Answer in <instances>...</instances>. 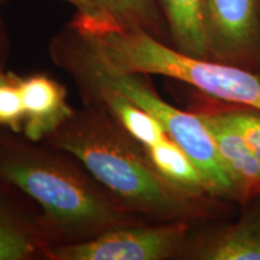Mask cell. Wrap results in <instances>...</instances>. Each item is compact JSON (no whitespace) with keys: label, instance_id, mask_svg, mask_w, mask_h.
I'll return each instance as SVG.
<instances>
[{"label":"cell","instance_id":"obj_1","mask_svg":"<svg viewBox=\"0 0 260 260\" xmlns=\"http://www.w3.org/2000/svg\"><path fill=\"white\" fill-rule=\"evenodd\" d=\"M0 177L38 205L52 246L155 223L126 207L74 155L4 128H0Z\"/></svg>","mask_w":260,"mask_h":260},{"label":"cell","instance_id":"obj_2","mask_svg":"<svg viewBox=\"0 0 260 260\" xmlns=\"http://www.w3.org/2000/svg\"><path fill=\"white\" fill-rule=\"evenodd\" d=\"M41 142L74 155L117 199L151 222L212 216L214 198H191L172 187L151 167L144 147L100 107L84 104Z\"/></svg>","mask_w":260,"mask_h":260},{"label":"cell","instance_id":"obj_3","mask_svg":"<svg viewBox=\"0 0 260 260\" xmlns=\"http://www.w3.org/2000/svg\"><path fill=\"white\" fill-rule=\"evenodd\" d=\"M54 64L74 77L103 83L124 94L132 102L154 117L167 135L183 149L199 169L210 193L216 199L239 201L232 176L206 125L194 112L170 105L158 95L144 74L115 73L95 59L82 35L68 23L50 42Z\"/></svg>","mask_w":260,"mask_h":260},{"label":"cell","instance_id":"obj_4","mask_svg":"<svg viewBox=\"0 0 260 260\" xmlns=\"http://www.w3.org/2000/svg\"><path fill=\"white\" fill-rule=\"evenodd\" d=\"M77 31L107 70L161 75L189 84L217 102L260 111V77L239 65L188 56L144 31Z\"/></svg>","mask_w":260,"mask_h":260},{"label":"cell","instance_id":"obj_5","mask_svg":"<svg viewBox=\"0 0 260 260\" xmlns=\"http://www.w3.org/2000/svg\"><path fill=\"white\" fill-rule=\"evenodd\" d=\"M191 222L145 223L112 229L86 241L51 246L47 260H164L181 256Z\"/></svg>","mask_w":260,"mask_h":260},{"label":"cell","instance_id":"obj_6","mask_svg":"<svg viewBox=\"0 0 260 260\" xmlns=\"http://www.w3.org/2000/svg\"><path fill=\"white\" fill-rule=\"evenodd\" d=\"M51 246L38 205L0 177V260L46 259Z\"/></svg>","mask_w":260,"mask_h":260},{"label":"cell","instance_id":"obj_7","mask_svg":"<svg viewBox=\"0 0 260 260\" xmlns=\"http://www.w3.org/2000/svg\"><path fill=\"white\" fill-rule=\"evenodd\" d=\"M211 59L240 64L254 51L259 31L258 0H205Z\"/></svg>","mask_w":260,"mask_h":260},{"label":"cell","instance_id":"obj_8","mask_svg":"<svg viewBox=\"0 0 260 260\" xmlns=\"http://www.w3.org/2000/svg\"><path fill=\"white\" fill-rule=\"evenodd\" d=\"M9 0H0L2 3ZM75 8L69 23L79 30L106 29L144 31L161 40L162 19L158 0H61Z\"/></svg>","mask_w":260,"mask_h":260},{"label":"cell","instance_id":"obj_9","mask_svg":"<svg viewBox=\"0 0 260 260\" xmlns=\"http://www.w3.org/2000/svg\"><path fill=\"white\" fill-rule=\"evenodd\" d=\"M195 115L206 125L218 149L220 158L235 184L239 201L260 195V162L249 148L241 133L224 111L223 106L209 103L198 106Z\"/></svg>","mask_w":260,"mask_h":260},{"label":"cell","instance_id":"obj_10","mask_svg":"<svg viewBox=\"0 0 260 260\" xmlns=\"http://www.w3.org/2000/svg\"><path fill=\"white\" fill-rule=\"evenodd\" d=\"M24 122L22 135L40 142L68 121L75 109L68 102V90L45 73L19 76Z\"/></svg>","mask_w":260,"mask_h":260},{"label":"cell","instance_id":"obj_11","mask_svg":"<svg viewBox=\"0 0 260 260\" xmlns=\"http://www.w3.org/2000/svg\"><path fill=\"white\" fill-rule=\"evenodd\" d=\"M83 104L103 109L110 117L142 147L153 146L167 138L162 125L153 116L141 109L124 94L95 81L74 77Z\"/></svg>","mask_w":260,"mask_h":260},{"label":"cell","instance_id":"obj_12","mask_svg":"<svg viewBox=\"0 0 260 260\" xmlns=\"http://www.w3.org/2000/svg\"><path fill=\"white\" fill-rule=\"evenodd\" d=\"M183 258L199 260H260V212L247 214L225 228L191 239Z\"/></svg>","mask_w":260,"mask_h":260},{"label":"cell","instance_id":"obj_13","mask_svg":"<svg viewBox=\"0 0 260 260\" xmlns=\"http://www.w3.org/2000/svg\"><path fill=\"white\" fill-rule=\"evenodd\" d=\"M174 48L191 57L211 59L205 0H158Z\"/></svg>","mask_w":260,"mask_h":260},{"label":"cell","instance_id":"obj_14","mask_svg":"<svg viewBox=\"0 0 260 260\" xmlns=\"http://www.w3.org/2000/svg\"><path fill=\"white\" fill-rule=\"evenodd\" d=\"M144 152L151 167L177 190L199 199L213 198L197 165L169 136Z\"/></svg>","mask_w":260,"mask_h":260},{"label":"cell","instance_id":"obj_15","mask_svg":"<svg viewBox=\"0 0 260 260\" xmlns=\"http://www.w3.org/2000/svg\"><path fill=\"white\" fill-rule=\"evenodd\" d=\"M6 57L0 52V128L22 134L24 111L19 76L5 70Z\"/></svg>","mask_w":260,"mask_h":260},{"label":"cell","instance_id":"obj_16","mask_svg":"<svg viewBox=\"0 0 260 260\" xmlns=\"http://www.w3.org/2000/svg\"><path fill=\"white\" fill-rule=\"evenodd\" d=\"M223 109L260 162V111L232 104Z\"/></svg>","mask_w":260,"mask_h":260},{"label":"cell","instance_id":"obj_17","mask_svg":"<svg viewBox=\"0 0 260 260\" xmlns=\"http://www.w3.org/2000/svg\"><path fill=\"white\" fill-rule=\"evenodd\" d=\"M9 35L8 29H6V24L3 19V16L0 14V52L8 54L9 53Z\"/></svg>","mask_w":260,"mask_h":260}]
</instances>
